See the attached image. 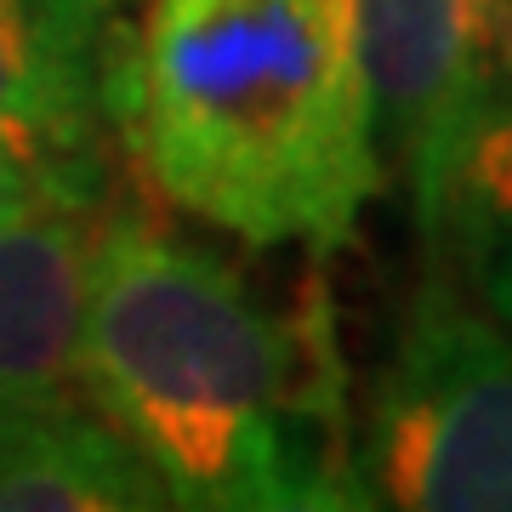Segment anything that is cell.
<instances>
[{
    "mask_svg": "<svg viewBox=\"0 0 512 512\" xmlns=\"http://www.w3.org/2000/svg\"><path fill=\"white\" fill-rule=\"evenodd\" d=\"M353 456L370 507L512 512V325L467 308L444 268L404 313Z\"/></svg>",
    "mask_w": 512,
    "mask_h": 512,
    "instance_id": "3",
    "label": "cell"
},
{
    "mask_svg": "<svg viewBox=\"0 0 512 512\" xmlns=\"http://www.w3.org/2000/svg\"><path fill=\"white\" fill-rule=\"evenodd\" d=\"M109 57L114 0H0V137L97 171Z\"/></svg>",
    "mask_w": 512,
    "mask_h": 512,
    "instance_id": "5",
    "label": "cell"
},
{
    "mask_svg": "<svg viewBox=\"0 0 512 512\" xmlns=\"http://www.w3.org/2000/svg\"><path fill=\"white\" fill-rule=\"evenodd\" d=\"M382 171L410 188L416 228L490 74L495 0H348Z\"/></svg>",
    "mask_w": 512,
    "mask_h": 512,
    "instance_id": "4",
    "label": "cell"
},
{
    "mask_svg": "<svg viewBox=\"0 0 512 512\" xmlns=\"http://www.w3.org/2000/svg\"><path fill=\"white\" fill-rule=\"evenodd\" d=\"M74 365L171 507H370L325 291L279 319L211 251L137 217L109 222L92 245Z\"/></svg>",
    "mask_w": 512,
    "mask_h": 512,
    "instance_id": "1",
    "label": "cell"
},
{
    "mask_svg": "<svg viewBox=\"0 0 512 512\" xmlns=\"http://www.w3.org/2000/svg\"><path fill=\"white\" fill-rule=\"evenodd\" d=\"M143 456L80 399L0 404V512H160Z\"/></svg>",
    "mask_w": 512,
    "mask_h": 512,
    "instance_id": "7",
    "label": "cell"
},
{
    "mask_svg": "<svg viewBox=\"0 0 512 512\" xmlns=\"http://www.w3.org/2000/svg\"><path fill=\"white\" fill-rule=\"evenodd\" d=\"M109 120L165 205L256 251H336L382 188L348 0H143Z\"/></svg>",
    "mask_w": 512,
    "mask_h": 512,
    "instance_id": "2",
    "label": "cell"
},
{
    "mask_svg": "<svg viewBox=\"0 0 512 512\" xmlns=\"http://www.w3.org/2000/svg\"><path fill=\"white\" fill-rule=\"evenodd\" d=\"M427 262H450L478 308L512 325V69H490L421 222Z\"/></svg>",
    "mask_w": 512,
    "mask_h": 512,
    "instance_id": "8",
    "label": "cell"
},
{
    "mask_svg": "<svg viewBox=\"0 0 512 512\" xmlns=\"http://www.w3.org/2000/svg\"><path fill=\"white\" fill-rule=\"evenodd\" d=\"M92 188H97V171L52 160V154H40L29 143L0 137V228L35 217V211H52V205H74L80 211L92 200Z\"/></svg>",
    "mask_w": 512,
    "mask_h": 512,
    "instance_id": "9",
    "label": "cell"
},
{
    "mask_svg": "<svg viewBox=\"0 0 512 512\" xmlns=\"http://www.w3.org/2000/svg\"><path fill=\"white\" fill-rule=\"evenodd\" d=\"M92 239L74 205L0 228V404L74 399Z\"/></svg>",
    "mask_w": 512,
    "mask_h": 512,
    "instance_id": "6",
    "label": "cell"
},
{
    "mask_svg": "<svg viewBox=\"0 0 512 512\" xmlns=\"http://www.w3.org/2000/svg\"><path fill=\"white\" fill-rule=\"evenodd\" d=\"M495 6H501V12H512V0H495Z\"/></svg>",
    "mask_w": 512,
    "mask_h": 512,
    "instance_id": "10",
    "label": "cell"
}]
</instances>
